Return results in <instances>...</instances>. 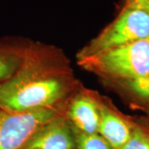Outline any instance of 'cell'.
Wrapping results in <instances>:
<instances>
[{"label":"cell","instance_id":"cell-1","mask_svg":"<svg viewBox=\"0 0 149 149\" xmlns=\"http://www.w3.org/2000/svg\"><path fill=\"white\" fill-rule=\"evenodd\" d=\"M66 91L62 79L38 74L25 59L16 74L0 84V109L25 113L52 108L64 97Z\"/></svg>","mask_w":149,"mask_h":149},{"label":"cell","instance_id":"cell-2","mask_svg":"<svg viewBox=\"0 0 149 149\" xmlns=\"http://www.w3.org/2000/svg\"><path fill=\"white\" fill-rule=\"evenodd\" d=\"M80 64L102 75L132 80L149 74V38L79 59Z\"/></svg>","mask_w":149,"mask_h":149},{"label":"cell","instance_id":"cell-3","mask_svg":"<svg viewBox=\"0 0 149 149\" xmlns=\"http://www.w3.org/2000/svg\"><path fill=\"white\" fill-rule=\"evenodd\" d=\"M147 38H149L148 13L133 0H127L118 16L81 50L78 58Z\"/></svg>","mask_w":149,"mask_h":149},{"label":"cell","instance_id":"cell-4","mask_svg":"<svg viewBox=\"0 0 149 149\" xmlns=\"http://www.w3.org/2000/svg\"><path fill=\"white\" fill-rule=\"evenodd\" d=\"M56 116L52 108L25 113L0 109V149H24L32 136Z\"/></svg>","mask_w":149,"mask_h":149},{"label":"cell","instance_id":"cell-5","mask_svg":"<svg viewBox=\"0 0 149 149\" xmlns=\"http://www.w3.org/2000/svg\"><path fill=\"white\" fill-rule=\"evenodd\" d=\"M24 149H75L73 128L56 116L32 136Z\"/></svg>","mask_w":149,"mask_h":149},{"label":"cell","instance_id":"cell-6","mask_svg":"<svg viewBox=\"0 0 149 149\" xmlns=\"http://www.w3.org/2000/svg\"><path fill=\"white\" fill-rule=\"evenodd\" d=\"M68 117L76 130L86 133H98L100 121V106L89 96L80 95L70 103Z\"/></svg>","mask_w":149,"mask_h":149},{"label":"cell","instance_id":"cell-7","mask_svg":"<svg viewBox=\"0 0 149 149\" xmlns=\"http://www.w3.org/2000/svg\"><path fill=\"white\" fill-rule=\"evenodd\" d=\"M100 121L98 133L109 143L113 149L120 148L130 139L133 130L123 119L109 110L100 106Z\"/></svg>","mask_w":149,"mask_h":149},{"label":"cell","instance_id":"cell-8","mask_svg":"<svg viewBox=\"0 0 149 149\" xmlns=\"http://www.w3.org/2000/svg\"><path fill=\"white\" fill-rule=\"evenodd\" d=\"M14 47L0 45V84L10 79L17 72L25 57Z\"/></svg>","mask_w":149,"mask_h":149},{"label":"cell","instance_id":"cell-9","mask_svg":"<svg viewBox=\"0 0 149 149\" xmlns=\"http://www.w3.org/2000/svg\"><path fill=\"white\" fill-rule=\"evenodd\" d=\"M75 149H113L99 133H86L73 128Z\"/></svg>","mask_w":149,"mask_h":149},{"label":"cell","instance_id":"cell-10","mask_svg":"<svg viewBox=\"0 0 149 149\" xmlns=\"http://www.w3.org/2000/svg\"><path fill=\"white\" fill-rule=\"evenodd\" d=\"M116 149H149V136L140 129H133L130 139Z\"/></svg>","mask_w":149,"mask_h":149},{"label":"cell","instance_id":"cell-11","mask_svg":"<svg viewBox=\"0 0 149 149\" xmlns=\"http://www.w3.org/2000/svg\"><path fill=\"white\" fill-rule=\"evenodd\" d=\"M129 90L142 99L149 100V74L127 81Z\"/></svg>","mask_w":149,"mask_h":149},{"label":"cell","instance_id":"cell-12","mask_svg":"<svg viewBox=\"0 0 149 149\" xmlns=\"http://www.w3.org/2000/svg\"><path fill=\"white\" fill-rule=\"evenodd\" d=\"M133 1L136 2L139 6H141L143 9H145L149 15V0H133Z\"/></svg>","mask_w":149,"mask_h":149}]
</instances>
